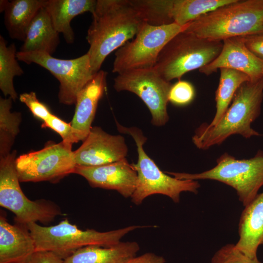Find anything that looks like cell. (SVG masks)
<instances>
[{
	"label": "cell",
	"mask_w": 263,
	"mask_h": 263,
	"mask_svg": "<svg viewBox=\"0 0 263 263\" xmlns=\"http://www.w3.org/2000/svg\"><path fill=\"white\" fill-rule=\"evenodd\" d=\"M195 95V88L190 82L179 80L170 87L169 101L176 106H186L193 101Z\"/></svg>",
	"instance_id": "obj_28"
},
{
	"label": "cell",
	"mask_w": 263,
	"mask_h": 263,
	"mask_svg": "<svg viewBox=\"0 0 263 263\" xmlns=\"http://www.w3.org/2000/svg\"><path fill=\"white\" fill-rule=\"evenodd\" d=\"M59 34L47 11L42 7L28 28L20 52H41L52 55L59 43Z\"/></svg>",
	"instance_id": "obj_19"
},
{
	"label": "cell",
	"mask_w": 263,
	"mask_h": 263,
	"mask_svg": "<svg viewBox=\"0 0 263 263\" xmlns=\"http://www.w3.org/2000/svg\"><path fill=\"white\" fill-rule=\"evenodd\" d=\"M139 244L120 242L112 246L90 245L81 248L64 259V263H126L136 256Z\"/></svg>",
	"instance_id": "obj_21"
},
{
	"label": "cell",
	"mask_w": 263,
	"mask_h": 263,
	"mask_svg": "<svg viewBox=\"0 0 263 263\" xmlns=\"http://www.w3.org/2000/svg\"><path fill=\"white\" fill-rule=\"evenodd\" d=\"M13 99L0 98V158L10 153L16 136L19 132L21 115L11 112Z\"/></svg>",
	"instance_id": "obj_26"
},
{
	"label": "cell",
	"mask_w": 263,
	"mask_h": 263,
	"mask_svg": "<svg viewBox=\"0 0 263 263\" xmlns=\"http://www.w3.org/2000/svg\"><path fill=\"white\" fill-rule=\"evenodd\" d=\"M243 37L245 45L249 50L263 60V33Z\"/></svg>",
	"instance_id": "obj_32"
},
{
	"label": "cell",
	"mask_w": 263,
	"mask_h": 263,
	"mask_svg": "<svg viewBox=\"0 0 263 263\" xmlns=\"http://www.w3.org/2000/svg\"><path fill=\"white\" fill-rule=\"evenodd\" d=\"M210 263H262L245 256L235 245L228 244L218 249L212 257Z\"/></svg>",
	"instance_id": "obj_29"
},
{
	"label": "cell",
	"mask_w": 263,
	"mask_h": 263,
	"mask_svg": "<svg viewBox=\"0 0 263 263\" xmlns=\"http://www.w3.org/2000/svg\"><path fill=\"white\" fill-rule=\"evenodd\" d=\"M15 43L9 46L2 36H0V89L4 95L9 96L13 100L18 98L14 86L16 76H20L24 72L18 62Z\"/></svg>",
	"instance_id": "obj_25"
},
{
	"label": "cell",
	"mask_w": 263,
	"mask_h": 263,
	"mask_svg": "<svg viewBox=\"0 0 263 263\" xmlns=\"http://www.w3.org/2000/svg\"><path fill=\"white\" fill-rule=\"evenodd\" d=\"M46 0H0L4 23L11 38L24 41L28 28Z\"/></svg>",
	"instance_id": "obj_20"
},
{
	"label": "cell",
	"mask_w": 263,
	"mask_h": 263,
	"mask_svg": "<svg viewBox=\"0 0 263 263\" xmlns=\"http://www.w3.org/2000/svg\"><path fill=\"white\" fill-rule=\"evenodd\" d=\"M219 85L215 92L216 113L209 126L217 124L230 105L234 95L244 83L250 81L245 74L233 69L221 68Z\"/></svg>",
	"instance_id": "obj_23"
},
{
	"label": "cell",
	"mask_w": 263,
	"mask_h": 263,
	"mask_svg": "<svg viewBox=\"0 0 263 263\" xmlns=\"http://www.w3.org/2000/svg\"><path fill=\"white\" fill-rule=\"evenodd\" d=\"M18 60L30 64H37L48 70L59 82L60 103L75 104L79 92L93 77L90 57L87 53L74 59L55 58L41 52L17 53Z\"/></svg>",
	"instance_id": "obj_11"
},
{
	"label": "cell",
	"mask_w": 263,
	"mask_h": 263,
	"mask_svg": "<svg viewBox=\"0 0 263 263\" xmlns=\"http://www.w3.org/2000/svg\"><path fill=\"white\" fill-rule=\"evenodd\" d=\"M144 22L153 26L173 23L171 16L172 0H130Z\"/></svg>",
	"instance_id": "obj_27"
},
{
	"label": "cell",
	"mask_w": 263,
	"mask_h": 263,
	"mask_svg": "<svg viewBox=\"0 0 263 263\" xmlns=\"http://www.w3.org/2000/svg\"><path fill=\"white\" fill-rule=\"evenodd\" d=\"M263 100V77L243 83L236 92L230 105L219 122L209 126L202 124L192 140L195 146L206 150L221 144L229 136L239 134L245 138L259 136L251 124L261 113Z\"/></svg>",
	"instance_id": "obj_2"
},
{
	"label": "cell",
	"mask_w": 263,
	"mask_h": 263,
	"mask_svg": "<svg viewBox=\"0 0 263 263\" xmlns=\"http://www.w3.org/2000/svg\"><path fill=\"white\" fill-rule=\"evenodd\" d=\"M184 31L221 41L263 33V0H234L187 24Z\"/></svg>",
	"instance_id": "obj_3"
},
{
	"label": "cell",
	"mask_w": 263,
	"mask_h": 263,
	"mask_svg": "<svg viewBox=\"0 0 263 263\" xmlns=\"http://www.w3.org/2000/svg\"><path fill=\"white\" fill-rule=\"evenodd\" d=\"M27 263H64V260L49 251H36Z\"/></svg>",
	"instance_id": "obj_33"
},
{
	"label": "cell",
	"mask_w": 263,
	"mask_h": 263,
	"mask_svg": "<svg viewBox=\"0 0 263 263\" xmlns=\"http://www.w3.org/2000/svg\"><path fill=\"white\" fill-rule=\"evenodd\" d=\"M165 258L153 253H146L140 256H136L128 260L126 263H165Z\"/></svg>",
	"instance_id": "obj_34"
},
{
	"label": "cell",
	"mask_w": 263,
	"mask_h": 263,
	"mask_svg": "<svg viewBox=\"0 0 263 263\" xmlns=\"http://www.w3.org/2000/svg\"><path fill=\"white\" fill-rule=\"evenodd\" d=\"M223 46V41L202 38L184 31L165 45L154 67L167 81L181 80L185 74L213 61Z\"/></svg>",
	"instance_id": "obj_5"
},
{
	"label": "cell",
	"mask_w": 263,
	"mask_h": 263,
	"mask_svg": "<svg viewBox=\"0 0 263 263\" xmlns=\"http://www.w3.org/2000/svg\"><path fill=\"white\" fill-rule=\"evenodd\" d=\"M42 128H50L57 133L62 138V141L72 144L75 143L71 123H67L54 114L41 125Z\"/></svg>",
	"instance_id": "obj_31"
},
{
	"label": "cell",
	"mask_w": 263,
	"mask_h": 263,
	"mask_svg": "<svg viewBox=\"0 0 263 263\" xmlns=\"http://www.w3.org/2000/svg\"><path fill=\"white\" fill-rule=\"evenodd\" d=\"M171 85L153 67L118 74L114 79L113 87L118 92L127 91L136 94L148 108L151 123L162 126L169 119L167 105Z\"/></svg>",
	"instance_id": "obj_12"
},
{
	"label": "cell",
	"mask_w": 263,
	"mask_h": 263,
	"mask_svg": "<svg viewBox=\"0 0 263 263\" xmlns=\"http://www.w3.org/2000/svg\"><path fill=\"white\" fill-rule=\"evenodd\" d=\"M128 151L123 136L109 134L101 127L94 126L74 153L76 165L97 166L123 159Z\"/></svg>",
	"instance_id": "obj_13"
},
{
	"label": "cell",
	"mask_w": 263,
	"mask_h": 263,
	"mask_svg": "<svg viewBox=\"0 0 263 263\" xmlns=\"http://www.w3.org/2000/svg\"><path fill=\"white\" fill-rule=\"evenodd\" d=\"M86 39L94 74L106 58L133 38L144 22L130 0H97Z\"/></svg>",
	"instance_id": "obj_1"
},
{
	"label": "cell",
	"mask_w": 263,
	"mask_h": 263,
	"mask_svg": "<svg viewBox=\"0 0 263 263\" xmlns=\"http://www.w3.org/2000/svg\"><path fill=\"white\" fill-rule=\"evenodd\" d=\"M119 132L130 135L137 147L138 160L132 165L137 172L135 190L131 196L132 201L140 205L149 196L159 194L179 203L183 192L197 193L200 185L196 180L179 179L163 172L145 152L143 146L147 138L142 131L136 127H126L116 121Z\"/></svg>",
	"instance_id": "obj_6"
},
{
	"label": "cell",
	"mask_w": 263,
	"mask_h": 263,
	"mask_svg": "<svg viewBox=\"0 0 263 263\" xmlns=\"http://www.w3.org/2000/svg\"><path fill=\"white\" fill-rule=\"evenodd\" d=\"M17 151L0 158V205L15 215L16 223L47 224L62 214L60 208L44 199L32 201L23 192L16 168Z\"/></svg>",
	"instance_id": "obj_8"
},
{
	"label": "cell",
	"mask_w": 263,
	"mask_h": 263,
	"mask_svg": "<svg viewBox=\"0 0 263 263\" xmlns=\"http://www.w3.org/2000/svg\"><path fill=\"white\" fill-rule=\"evenodd\" d=\"M213 168L199 173L165 172L179 179L212 180L234 188L244 207L258 194L263 186V151L259 150L249 159H238L227 153L217 159Z\"/></svg>",
	"instance_id": "obj_7"
},
{
	"label": "cell",
	"mask_w": 263,
	"mask_h": 263,
	"mask_svg": "<svg viewBox=\"0 0 263 263\" xmlns=\"http://www.w3.org/2000/svg\"><path fill=\"white\" fill-rule=\"evenodd\" d=\"M244 207L239 223V239L235 245L247 257L258 260V248L263 244V192Z\"/></svg>",
	"instance_id": "obj_18"
},
{
	"label": "cell",
	"mask_w": 263,
	"mask_h": 263,
	"mask_svg": "<svg viewBox=\"0 0 263 263\" xmlns=\"http://www.w3.org/2000/svg\"><path fill=\"white\" fill-rule=\"evenodd\" d=\"M72 145L63 141H49L39 150L19 156L15 164L20 182H56L74 173L76 164Z\"/></svg>",
	"instance_id": "obj_10"
},
{
	"label": "cell",
	"mask_w": 263,
	"mask_h": 263,
	"mask_svg": "<svg viewBox=\"0 0 263 263\" xmlns=\"http://www.w3.org/2000/svg\"><path fill=\"white\" fill-rule=\"evenodd\" d=\"M187 25L176 23L153 26L144 23L135 38L126 42L115 53L113 72L118 74L134 69L153 67L165 45L185 31Z\"/></svg>",
	"instance_id": "obj_9"
},
{
	"label": "cell",
	"mask_w": 263,
	"mask_h": 263,
	"mask_svg": "<svg viewBox=\"0 0 263 263\" xmlns=\"http://www.w3.org/2000/svg\"><path fill=\"white\" fill-rule=\"evenodd\" d=\"M19 100L27 106L35 117L43 122L52 114L48 107L38 99L34 92L20 94Z\"/></svg>",
	"instance_id": "obj_30"
},
{
	"label": "cell",
	"mask_w": 263,
	"mask_h": 263,
	"mask_svg": "<svg viewBox=\"0 0 263 263\" xmlns=\"http://www.w3.org/2000/svg\"><path fill=\"white\" fill-rule=\"evenodd\" d=\"M36 245L27 225L9 223L0 217V263H27Z\"/></svg>",
	"instance_id": "obj_17"
},
{
	"label": "cell",
	"mask_w": 263,
	"mask_h": 263,
	"mask_svg": "<svg viewBox=\"0 0 263 263\" xmlns=\"http://www.w3.org/2000/svg\"><path fill=\"white\" fill-rule=\"evenodd\" d=\"M74 173L85 178L92 187L114 190L125 198L131 197L137 179L136 171L126 158L100 166L76 165Z\"/></svg>",
	"instance_id": "obj_14"
},
{
	"label": "cell",
	"mask_w": 263,
	"mask_h": 263,
	"mask_svg": "<svg viewBox=\"0 0 263 263\" xmlns=\"http://www.w3.org/2000/svg\"><path fill=\"white\" fill-rule=\"evenodd\" d=\"M219 56L211 63L200 68L199 72L206 75L221 68H228L243 72L250 81L263 77V60L255 56L245 46L243 37L229 38L223 41Z\"/></svg>",
	"instance_id": "obj_15"
},
{
	"label": "cell",
	"mask_w": 263,
	"mask_h": 263,
	"mask_svg": "<svg viewBox=\"0 0 263 263\" xmlns=\"http://www.w3.org/2000/svg\"><path fill=\"white\" fill-rule=\"evenodd\" d=\"M107 73L100 70L78 94L71 124L75 143L83 141L92 128L98 103L106 89Z\"/></svg>",
	"instance_id": "obj_16"
},
{
	"label": "cell",
	"mask_w": 263,
	"mask_h": 263,
	"mask_svg": "<svg viewBox=\"0 0 263 263\" xmlns=\"http://www.w3.org/2000/svg\"><path fill=\"white\" fill-rule=\"evenodd\" d=\"M96 1L95 0H46L44 7L56 31L62 34L67 43H72L75 36L71 21L75 17L85 12L92 13Z\"/></svg>",
	"instance_id": "obj_22"
},
{
	"label": "cell",
	"mask_w": 263,
	"mask_h": 263,
	"mask_svg": "<svg viewBox=\"0 0 263 263\" xmlns=\"http://www.w3.org/2000/svg\"><path fill=\"white\" fill-rule=\"evenodd\" d=\"M234 0H172L171 16L173 22L181 26L198 19Z\"/></svg>",
	"instance_id": "obj_24"
},
{
	"label": "cell",
	"mask_w": 263,
	"mask_h": 263,
	"mask_svg": "<svg viewBox=\"0 0 263 263\" xmlns=\"http://www.w3.org/2000/svg\"><path fill=\"white\" fill-rule=\"evenodd\" d=\"M36 245V251L53 252L64 260L78 249L90 245L112 246L119 244L128 233L141 226L131 225L106 232L93 229L82 230L68 219L52 226L37 223L27 225Z\"/></svg>",
	"instance_id": "obj_4"
}]
</instances>
